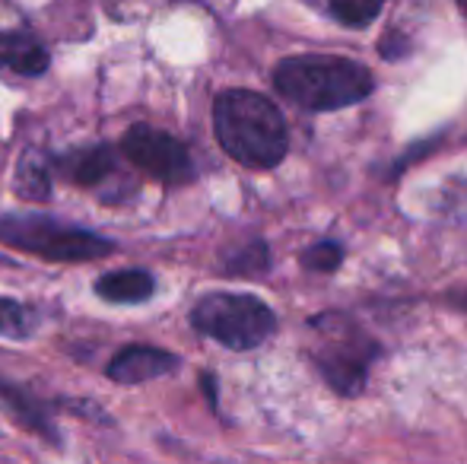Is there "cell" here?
<instances>
[{"instance_id": "6da1fadb", "label": "cell", "mask_w": 467, "mask_h": 464, "mask_svg": "<svg viewBox=\"0 0 467 464\" xmlns=\"http://www.w3.org/2000/svg\"><path fill=\"white\" fill-rule=\"evenodd\" d=\"M213 134L223 153L245 169H274L289 150L280 108L252 89H226L213 102Z\"/></svg>"}, {"instance_id": "7a4b0ae2", "label": "cell", "mask_w": 467, "mask_h": 464, "mask_svg": "<svg viewBox=\"0 0 467 464\" xmlns=\"http://www.w3.org/2000/svg\"><path fill=\"white\" fill-rule=\"evenodd\" d=\"M274 87L306 112H337L363 102L375 89V80L369 67L350 57L296 55L274 67Z\"/></svg>"}, {"instance_id": "3957f363", "label": "cell", "mask_w": 467, "mask_h": 464, "mask_svg": "<svg viewBox=\"0 0 467 464\" xmlns=\"http://www.w3.org/2000/svg\"><path fill=\"white\" fill-rule=\"evenodd\" d=\"M312 331L321 341L312 350V363L327 388L340 397L363 395L372 363L381 356V344L347 312H321L312 318Z\"/></svg>"}, {"instance_id": "277c9868", "label": "cell", "mask_w": 467, "mask_h": 464, "mask_svg": "<svg viewBox=\"0 0 467 464\" xmlns=\"http://www.w3.org/2000/svg\"><path fill=\"white\" fill-rule=\"evenodd\" d=\"M0 242L57 264H83L115 254V242L109 235L87 226L64 223L48 213H6L0 217Z\"/></svg>"}, {"instance_id": "5b68a950", "label": "cell", "mask_w": 467, "mask_h": 464, "mask_svg": "<svg viewBox=\"0 0 467 464\" xmlns=\"http://www.w3.org/2000/svg\"><path fill=\"white\" fill-rule=\"evenodd\" d=\"M191 325L220 347L245 353L258 350L277 331V315L252 293H207L191 309Z\"/></svg>"}, {"instance_id": "8992f818", "label": "cell", "mask_w": 467, "mask_h": 464, "mask_svg": "<svg viewBox=\"0 0 467 464\" xmlns=\"http://www.w3.org/2000/svg\"><path fill=\"white\" fill-rule=\"evenodd\" d=\"M121 153L128 156L130 166H137L150 179L169 188L188 185L197 175L185 143L169 130L153 128V124H130L121 137Z\"/></svg>"}, {"instance_id": "52a82bcc", "label": "cell", "mask_w": 467, "mask_h": 464, "mask_svg": "<svg viewBox=\"0 0 467 464\" xmlns=\"http://www.w3.org/2000/svg\"><path fill=\"white\" fill-rule=\"evenodd\" d=\"M179 366L182 359L172 350L150 347V344H128V347H121L111 356V363L105 366V376L115 385H143L169 376Z\"/></svg>"}, {"instance_id": "ba28073f", "label": "cell", "mask_w": 467, "mask_h": 464, "mask_svg": "<svg viewBox=\"0 0 467 464\" xmlns=\"http://www.w3.org/2000/svg\"><path fill=\"white\" fill-rule=\"evenodd\" d=\"M51 169H55L61 179L96 191V188H102L105 181L118 172V160L109 143H96V147H80V150H70V153L55 156Z\"/></svg>"}, {"instance_id": "9c48e42d", "label": "cell", "mask_w": 467, "mask_h": 464, "mask_svg": "<svg viewBox=\"0 0 467 464\" xmlns=\"http://www.w3.org/2000/svg\"><path fill=\"white\" fill-rule=\"evenodd\" d=\"M0 401H4V407L13 414V420L23 423L29 433H36L38 439H45L55 449L61 446V429H57L55 417H51V410L45 407L38 397H32V391H26L23 385H16V382L0 378Z\"/></svg>"}, {"instance_id": "30bf717a", "label": "cell", "mask_w": 467, "mask_h": 464, "mask_svg": "<svg viewBox=\"0 0 467 464\" xmlns=\"http://www.w3.org/2000/svg\"><path fill=\"white\" fill-rule=\"evenodd\" d=\"M96 296L111 305H140L153 299L156 277L143 267H124V271H109L93 284Z\"/></svg>"}, {"instance_id": "8fae6325", "label": "cell", "mask_w": 467, "mask_h": 464, "mask_svg": "<svg viewBox=\"0 0 467 464\" xmlns=\"http://www.w3.org/2000/svg\"><path fill=\"white\" fill-rule=\"evenodd\" d=\"M51 57L38 38L29 32H0V67L19 77H42Z\"/></svg>"}, {"instance_id": "7c38bea8", "label": "cell", "mask_w": 467, "mask_h": 464, "mask_svg": "<svg viewBox=\"0 0 467 464\" xmlns=\"http://www.w3.org/2000/svg\"><path fill=\"white\" fill-rule=\"evenodd\" d=\"M13 191L23 201L42 204L51 198V162H45V156L26 153L16 166V179H13Z\"/></svg>"}, {"instance_id": "4fadbf2b", "label": "cell", "mask_w": 467, "mask_h": 464, "mask_svg": "<svg viewBox=\"0 0 467 464\" xmlns=\"http://www.w3.org/2000/svg\"><path fill=\"white\" fill-rule=\"evenodd\" d=\"M271 267V245L265 239H248L245 245L223 254V273L229 277H258Z\"/></svg>"}, {"instance_id": "5bb4252c", "label": "cell", "mask_w": 467, "mask_h": 464, "mask_svg": "<svg viewBox=\"0 0 467 464\" xmlns=\"http://www.w3.org/2000/svg\"><path fill=\"white\" fill-rule=\"evenodd\" d=\"M38 328H42L38 309L19 303V299L0 296V337H6V341H29Z\"/></svg>"}, {"instance_id": "9a60e30c", "label": "cell", "mask_w": 467, "mask_h": 464, "mask_svg": "<svg viewBox=\"0 0 467 464\" xmlns=\"http://www.w3.org/2000/svg\"><path fill=\"white\" fill-rule=\"evenodd\" d=\"M344 258H347V252L337 239H321L299 254L302 267H306V271H315V273H334L340 264H344Z\"/></svg>"}, {"instance_id": "2e32d148", "label": "cell", "mask_w": 467, "mask_h": 464, "mask_svg": "<svg viewBox=\"0 0 467 464\" xmlns=\"http://www.w3.org/2000/svg\"><path fill=\"white\" fill-rule=\"evenodd\" d=\"M327 4H331V13L344 26H350V29H363V26H369L372 19L379 16L381 6H385V0H327Z\"/></svg>"}, {"instance_id": "e0dca14e", "label": "cell", "mask_w": 467, "mask_h": 464, "mask_svg": "<svg viewBox=\"0 0 467 464\" xmlns=\"http://www.w3.org/2000/svg\"><path fill=\"white\" fill-rule=\"evenodd\" d=\"M445 303L458 312H467V286H455V290L445 293Z\"/></svg>"}, {"instance_id": "ac0fdd59", "label": "cell", "mask_w": 467, "mask_h": 464, "mask_svg": "<svg viewBox=\"0 0 467 464\" xmlns=\"http://www.w3.org/2000/svg\"><path fill=\"white\" fill-rule=\"evenodd\" d=\"M201 385H203V395H207L210 407L216 410V376H213V372H203V376H201Z\"/></svg>"}]
</instances>
